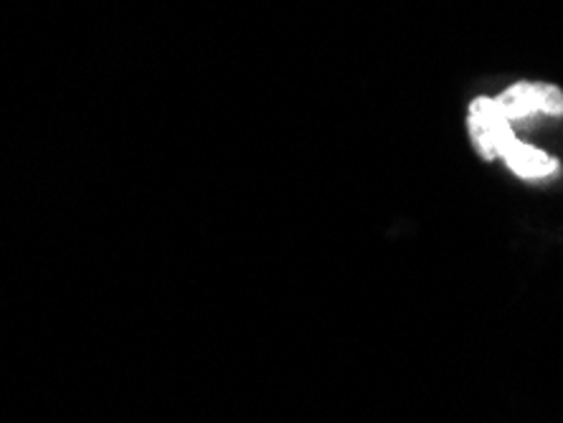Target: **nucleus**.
Here are the masks:
<instances>
[{
	"instance_id": "nucleus-1",
	"label": "nucleus",
	"mask_w": 563,
	"mask_h": 423,
	"mask_svg": "<svg viewBox=\"0 0 563 423\" xmlns=\"http://www.w3.org/2000/svg\"><path fill=\"white\" fill-rule=\"evenodd\" d=\"M495 102L510 124L536 118L563 120V89L549 81H516L495 94Z\"/></svg>"
},
{
	"instance_id": "nucleus-2",
	"label": "nucleus",
	"mask_w": 563,
	"mask_h": 423,
	"mask_svg": "<svg viewBox=\"0 0 563 423\" xmlns=\"http://www.w3.org/2000/svg\"><path fill=\"white\" fill-rule=\"evenodd\" d=\"M467 132L477 155L485 163H495L503 153V147L516 137L512 124L503 118L495 97L479 94L467 107Z\"/></svg>"
},
{
	"instance_id": "nucleus-3",
	"label": "nucleus",
	"mask_w": 563,
	"mask_h": 423,
	"mask_svg": "<svg viewBox=\"0 0 563 423\" xmlns=\"http://www.w3.org/2000/svg\"><path fill=\"white\" fill-rule=\"evenodd\" d=\"M498 160L505 163V168H508L512 176L526 182H543L559 178L561 172V160L556 155L545 153L543 147L528 143V140H520L518 135L503 147Z\"/></svg>"
}]
</instances>
